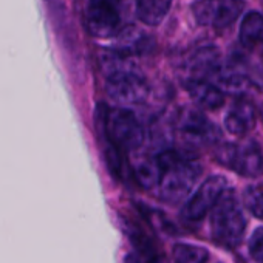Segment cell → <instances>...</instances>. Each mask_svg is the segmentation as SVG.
<instances>
[{"instance_id": "obj_14", "label": "cell", "mask_w": 263, "mask_h": 263, "mask_svg": "<svg viewBox=\"0 0 263 263\" xmlns=\"http://www.w3.org/2000/svg\"><path fill=\"white\" fill-rule=\"evenodd\" d=\"M134 174L137 181L144 187V189H154L158 187L161 175H163V166L161 161L157 157H146L137 161L134 166Z\"/></svg>"}, {"instance_id": "obj_19", "label": "cell", "mask_w": 263, "mask_h": 263, "mask_svg": "<svg viewBox=\"0 0 263 263\" xmlns=\"http://www.w3.org/2000/svg\"><path fill=\"white\" fill-rule=\"evenodd\" d=\"M243 200L248 211L254 217L263 220V184H254L246 187L243 194Z\"/></svg>"}, {"instance_id": "obj_5", "label": "cell", "mask_w": 263, "mask_h": 263, "mask_svg": "<svg viewBox=\"0 0 263 263\" xmlns=\"http://www.w3.org/2000/svg\"><path fill=\"white\" fill-rule=\"evenodd\" d=\"M243 10V0H195L192 5L195 21L201 25L215 28H226L232 25Z\"/></svg>"}, {"instance_id": "obj_9", "label": "cell", "mask_w": 263, "mask_h": 263, "mask_svg": "<svg viewBox=\"0 0 263 263\" xmlns=\"http://www.w3.org/2000/svg\"><path fill=\"white\" fill-rule=\"evenodd\" d=\"M180 134L189 146L214 144L220 138L218 127L211 122L203 113L187 110L180 119Z\"/></svg>"}, {"instance_id": "obj_7", "label": "cell", "mask_w": 263, "mask_h": 263, "mask_svg": "<svg viewBox=\"0 0 263 263\" xmlns=\"http://www.w3.org/2000/svg\"><path fill=\"white\" fill-rule=\"evenodd\" d=\"M228 191V181L221 175H214L204 180L197 192L183 206L181 215L187 221L203 220L218 203L221 195Z\"/></svg>"}, {"instance_id": "obj_21", "label": "cell", "mask_w": 263, "mask_h": 263, "mask_svg": "<svg viewBox=\"0 0 263 263\" xmlns=\"http://www.w3.org/2000/svg\"><path fill=\"white\" fill-rule=\"evenodd\" d=\"M249 254L257 263H263V228H257L249 240Z\"/></svg>"}, {"instance_id": "obj_20", "label": "cell", "mask_w": 263, "mask_h": 263, "mask_svg": "<svg viewBox=\"0 0 263 263\" xmlns=\"http://www.w3.org/2000/svg\"><path fill=\"white\" fill-rule=\"evenodd\" d=\"M124 151L119 149L118 146L108 143L105 146V161H107V166L111 172V175H115L116 178H122L124 177Z\"/></svg>"}, {"instance_id": "obj_12", "label": "cell", "mask_w": 263, "mask_h": 263, "mask_svg": "<svg viewBox=\"0 0 263 263\" xmlns=\"http://www.w3.org/2000/svg\"><path fill=\"white\" fill-rule=\"evenodd\" d=\"M186 90L191 98L206 110H217L224 104L223 91L209 79H187Z\"/></svg>"}, {"instance_id": "obj_22", "label": "cell", "mask_w": 263, "mask_h": 263, "mask_svg": "<svg viewBox=\"0 0 263 263\" xmlns=\"http://www.w3.org/2000/svg\"><path fill=\"white\" fill-rule=\"evenodd\" d=\"M124 263H141L140 254H135V252H128V254L124 257Z\"/></svg>"}, {"instance_id": "obj_3", "label": "cell", "mask_w": 263, "mask_h": 263, "mask_svg": "<svg viewBox=\"0 0 263 263\" xmlns=\"http://www.w3.org/2000/svg\"><path fill=\"white\" fill-rule=\"evenodd\" d=\"M101 132L108 143L118 146L124 152L138 149L144 141V128L138 118L127 108L108 110L101 105Z\"/></svg>"}, {"instance_id": "obj_15", "label": "cell", "mask_w": 263, "mask_h": 263, "mask_svg": "<svg viewBox=\"0 0 263 263\" xmlns=\"http://www.w3.org/2000/svg\"><path fill=\"white\" fill-rule=\"evenodd\" d=\"M174 0H138L137 14L138 19L151 27L160 25L167 16Z\"/></svg>"}, {"instance_id": "obj_4", "label": "cell", "mask_w": 263, "mask_h": 263, "mask_svg": "<svg viewBox=\"0 0 263 263\" xmlns=\"http://www.w3.org/2000/svg\"><path fill=\"white\" fill-rule=\"evenodd\" d=\"M215 157L220 164L241 177L254 178L263 172V154L260 146L252 140L240 144H223L217 149Z\"/></svg>"}, {"instance_id": "obj_8", "label": "cell", "mask_w": 263, "mask_h": 263, "mask_svg": "<svg viewBox=\"0 0 263 263\" xmlns=\"http://www.w3.org/2000/svg\"><path fill=\"white\" fill-rule=\"evenodd\" d=\"M105 90L113 101L125 105L141 104L151 93V87L146 79L134 70H125L108 76Z\"/></svg>"}, {"instance_id": "obj_18", "label": "cell", "mask_w": 263, "mask_h": 263, "mask_svg": "<svg viewBox=\"0 0 263 263\" xmlns=\"http://www.w3.org/2000/svg\"><path fill=\"white\" fill-rule=\"evenodd\" d=\"M172 254L175 263H206L209 258V252L204 248L187 243L175 245Z\"/></svg>"}, {"instance_id": "obj_16", "label": "cell", "mask_w": 263, "mask_h": 263, "mask_svg": "<svg viewBox=\"0 0 263 263\" xmlns=\"http://www.w3.org/2000/svg\"><path fill=\"white\" fill-rule=\"evenodd\" d=\"M240 42L246 48H254L263 44V16L251 11L245 16L240 25Z\"/></svg>"}, {"instance_id": "obj_1", "label": "cell", "mask_w": 263, "mask_h": 263, "mask_svg": "<svg viewBox=\"0 0 263 263\" xmlns=\"http://www.w3.org/2000/svg\"><path fill=\"white\" fill-rule=\"evenodd\" d=\"M158 158L163 166L158 194L167 203H180L192 191L201 174V167L191 155H183L177 151H166Z\"/></svg>"}, {"instance_id": "obj_11", "label": "cell", "mask_w": 263, "mask_h": 263, "mask_svg": "<svg viewBox=\"0 0 263 263\" xmlns=\"http://www.w3.org/2000/svg\"><path fill=\"white\" fill-rule=\"evenodd\" d=\"M255 125V110L254 105L246 99H238L229 108L224 118V128L231 135L243 137Z\"/></svg>"}, {"instance_id": "obj_23", "label": "cell", "mask_w": 263, "mask_h": 263, "mask_svg": "<svg viewBox=\"0 0 263 263\" xmlns=\"http://www.w3.org/2000/svg\"><path fill=\"white\" fill-rule=\"evenodd\" d=\"M260 118H261V121H263V104H261V107H260Z\"/></svg>"}, {"instance_id": "obj_17", "label": "cell", "mask_w": 263, "mask_h": 263, "mask_svg": "<svg viewBox=\"0 0 263 263\" xmlns=\"http://www.w3.org/2000/svg\"><path fill=\"white\" fill-rule=\"evenodd\" d=\"M124 221V232L128 235V238L134 241L135 248L138 249V254L146 257L149 263H160V255L157 254L154 245L151 243V240L147 238V235L140 229L137 228L135 224H132L130 221L127 220H122Z\"/></svg>"}, {"instance_id": "obj_10", "label": "cell", "mask_w": 263, "mask_h": 263, "mask_svg": "<svg viewBox=\"0 0 263 263\" xmlns=\"http://www.w3.org/2000/svg\"><path fill=\"white\" fill-rule=\"evenodd\" d=\"M221 68L220 53L215 47L197 50L187 62V79H209Z\"/></svg>"}, {"instance_id": "obj_13", "label": "cell", "mask_w": 263, "mask_h": 263, "mask_svg": "<svg viewBox=\"0 0 263 263\" xmlns=\"http://www.w3.org/2000/svg\"><path fill=\"white\" fill-rule=\"evenodd\" d=\"M118 41H116V50L128 58H132L134 54H140L144 53L149 48V37L138 28H135L134 25H128L127 28L121 30L116 34Z\"/></svg>"}, {"instance_id": "obj_2", "label": "cell", "mask_w": 263, "mask_h": 263, "mask_svg": "<svg viewBox=\"0 0 263 263\" xmlns=\"http://www.w3.org/2000/svg\"><path fill=\"white\" fill-rule=\"evenodd\" d=\"M246 218L231 191H226L211 211V234L217 243L235 248L243 240Z\"/></svg>"}, {"instance_id": "obj_6", "label": "cell", "mask_w": 263, "mask_h": 263, "mask_svg": "<svg viewBox=\"0 0 263 263\" xmlns=\"http://www.w3.org/2000/svg\"><path fill=\"white\" fill-rule=\"evenodd\" d=\"M87 27L95 37L116 36L121 31V0H88Z\"/></svg>"}]
</instances>
